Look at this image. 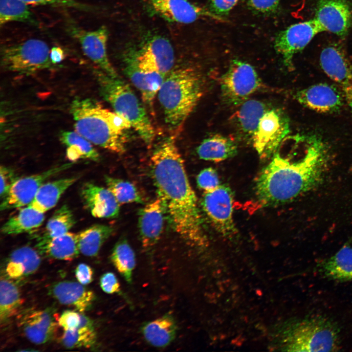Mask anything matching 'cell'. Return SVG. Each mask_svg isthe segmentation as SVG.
<instances>
[{"mask_svg":"<svg viewBox=\"0 0 352 352\" xmlns=\"http://www.w3.org/2000/svg\"><path fill=\"white\" fill-rule=\"evenodd\" d=\"M294 97L304 107L324 113L338 111L345 101L337 87L326 83L315 84L298 90Z\"/></svg>","mask_w":352,"mask_h":352,"instance_id":"ac0fdd59","label":"cell"},{"mask_svg":"<svg viewBox=\"0 0 352 352\" xmlns=\"http://www.w3.org/2000/svg\"><path fill=\"white\" fill-rule=\"evenodd\" d=\"M323 31L314 19L292 24L277 34L274 41V49L281 56L285 66L292 68L294 55Z\"/></svg>","mask_w":352,"mask_h":352,"instance_id":"8fae6325","label":"cell"},{"mask_svg":"<svg viewBox=\"0 0 352 352\" xmlns=\"http://www.w3.org/2000/svg\"><path fill=\"white\" fill-rule=\"evenodd\" d=\"M319 61L322 70L336 84L352 112V63L344 49L338 44H329L322 50Z\"/></svg>","mask_w":352,"mask_h":352,"instance_id":"30bf717a","label":"cell"},{"mask_svg":"<svg viewBox=\"0 0 352 352\" xmlns=\"http://www.w3.org/2000/svg\"><path fill=\"white\" fill-rule=\"evenodd\" d=\"M74 215L69 207L64 205L58 209L48 220L38 241H45L67 233L75 223Z\"/></svg>","mask_w":352,"mask_h":352,"instance_id":"836d02e7","label":"cell"},{"mask_svg":"<svg viewBox=\"0 0 352 352\" xmlns=\"http://www.w3.org/2000/svg\"><path fill=\"white\" fill-rule=\"evenodd\" d=\"M133 55L138 66L145 72H156L165 77L173 69L174 50L169 41L163 37H152Z\"/></svg>","mask_w":352,"mask_h":352,"instance_id":"2e32d148","label":"cell"},{"mask_svg":"<svg viewBox=\"0 0 352 352\" xmlns=\"http://www.w3.org/2000/svg\"><path fill=\"white\" fill-rule=\"evenodd\" d=\"M273 156L255 183L257 199L264 206L290 202L316 188L323 180L329 160L327 145L293 161L278 154Z\"/></svg>","mask_w":352,"mask_h":352,"instance_id":"7a4b0ae2","label":"cell"},{"mask_svg":"<svg viewBox=\"0 0 352 352\" xmlns=\"http://www.w3.org/2000/svg\"><path fill=\"white\" fill-rule=\"evenodd\" d=\"M60 139L67 147L66 155L69 160L75 161L86 158L98 161L99 159L100 155L92 143L76 131L63 132Z\"/></svg>","mask_w":352,"mask_h":352,"instance_id":"d6a6232c","label":"cell"},{"mask_svg":"<svg viewBox=\"0 0 352 352\" xmlns=\"http://www.w3.org/2000/svg\"><path fill=\"white\" fill-rule=\"evenodd\" d=\"M100 286L103 291L108 294L117 293L120 291L119 283L115 274L109 272L100 278Z\"/></svg>","mask_w":352,"mask_h":352,"instance_id":"bcb514c9","label":"cell"},{"mask_svg":"<svg viewBox=\"0 0 352 352\" xmlns=\"http://www.w3.org/2000/svg\"><path fill=\"white\" fill-rule=\"evenodd\" d=\"M100 93L114 112L127 120L148 145L153 142L155 132L143 106L129 85L118 77L102 70L96 71Z\"/></svg>","mask_w":352,"mask_h":352,"instance_id":"5b68a950","label":"cell"},{"mask_svg":"<svg viewBox=\"0 0 352 352\" xmlns=\"http://www.w3.org/2000/svg\"><path fill=\"white\" fill-rule=\"evenodd\" d=\"M70 112L75 131L92 144L117 154L125 151L126 132L132 126L125 118L89 98L75 99Z\"/></svg>","mask_w":352,"mask_h":352,"instance_id":"3957f363","label":"cell"},{"mask_svg":"<svg viewBox=\"0 0 352 352\" xmlns=\"http://www.w3.org/2000/svg\"><path fill=\"white\" fill-rule=\"evenodd\" d=\"M199 74L190 67L173 68L165 77L158 92L165 123L175 133L181 129L203 94Z\"/></svg>","mask_w":352,"mask_h":352,"instance_id":"277c9868","label":"cell"},{"mask_svg":"<svg viewBox=\"0 0 352 352\" xmlns=\"http://www.w3.org/2000/svg\"><path fill=\"white\" fill-rule=\"evenodd\" d=\"M239 0H209L208 9L214 14L223 18L235 7Z\"/></svg>","mask_w":352,"mask_h":352,"instance_id":"ee69618b","label":"cell"},{"mask_svg":"<svg viewBox=\"0 0 352 352\" xmlns=\"http://www.w3.org/2000/svg\"><path fill=\"white\" fill-rule=\"evenodd\" d=\"M56 318L51 309L30 310L22 315L19 325L28 340L42 344L50 340L55 335L58 325Z\"/></svg>","mask_w":352,"mask_h":352,"instance_id":"d6986e66","label":"cell"},{"mask_svg":"<svg viewBox=\"0 0 352 352\" xmlns=\"http://www.w3.org/2000/svg\"><path fill=\"white\" fill-rule=\"evenodd\" d=\"M107 188L120 204L142 203L143 198L132 183L121 179L105 176Z\"/></svg>","mask_w":352,"mask_h":352,"instance_id":"8d00e7d4","label":"cell"},{"mask_svg":"<svg viewBox=\"0 0 352 352\" xmlns=\"http://www.w3.org/2000/svg\"><path fill=\"white\" fill-rule=\"evenodd\" d=\"M0 64L5 70L26 74L50 68L53 65L48 45L38 39L2 46Z\"/></svg>","mask_w":352,"mask_h":352,"instance_id":"52a82bcc","label":"cell"},{"mask_svg":"<svg viewBox=\"0 0 352 352\" xmlns=\"http://www.w3.org/2000/svg\"><path fill=\"white\" fill-rule=\"evenodd\" d=\"M197 182L198 187L204 192L212 191L220 185L218 173L212 168H207L200 171L197 177Z\"/></svg>","mask_w":352,"mask_h":352,"instance_id":"60d3db41","label":"cell"},{"mask_svg":"<svg viewBox=\"0 0 352 352\" xmlns=\"http://www.w3.org/2000/svg\"><path fill=\"white\" fill-rule=\"evenodd\" d=\"M177 327L174 317L169 314L145 323L141 327L146 341L157 348H164L175 339Z\"/></svg>","mask_w":352,"mask_h":352,"instance_id":"cb8c5ba5","label":"cell"},{"mask_svg":"<svg viewBox=\"0 0 352 352\" xmlns=\"http://www.w3.org/2000/svg\"><path fill=\"white\" fill-rule=\"evenodd\" d=\"M80 196L85 207L95 218H114L119 215V203L108 188L86 182L81 188Z\"/></svg>","mask_w":352,"mask_h":352,"instance_id":"ffe728a7","label":"cell"},{"mask_svg":"<svg viewBox=\"0 0 352 352\" xmlns=\"http://www.w3.org/2000/svg\"><path fill=\"white\" fill-rule=\"evenodd\" d=\"M319 270L326 277L341 281L352 280V247L347 245L321 263Z\"/></svg>","mask_w":352,"mask_h":352,"instance_id":"83f0119b","label":"cell"},{"mask_svg":"<svg viewBox=\"0 0 352 352\" xmlns=\"http://www.w3.org/2000/svg\"><path fill=\"white\" fill-rule=\"evenodd\" d=\"M0 195L2 199L7 195L12 185L19 177L12 169L4 166H1L0 167Z\"/></svg>","mask_w":352,"mask_h":352,"instance_id":"7bdbcfd3","label":"cell"},{"mask_svg":"<svg viewBox=\"0 0 352 352\" xmlns=\"http://www.w3.org/2000/svg\"><path fill=\"white\" fill-rule=\"evenodd\" d=\"M20 290L10 278L1 277L0 283V321L5 324L19 310L23 303Z\"/></svg>","mask_w":352,"mask_h":352,"instance_id":"1f68e13d","label":"cell"},{"mask_svg":"<svg viewBox=\"0 0 352 352\" xmlns=\"http://www.w3.org/2000/svg\"><path fill=\"white\" fill-rule=\"evenodd\" d=\"M290 132L288 117L281 110L268 109L261 118L251 139L262 159L274 155Z\"/></svg>","mask_w":352,"mask_h":352,"instance_id":"9c48e42d","label":"cell"},{"mask_svg":"<svg viewBox=\"0 0 352 352\" xmlns=\"http://www.w3.org/2000/svg\"><path fill=\"white\" fill-rule=\"evenodd\" d=\"M323 31L344 38L352 25V9L348 0H317L314 18Z\"/></svg>","mask_w":352,"mask_h":352,"instance_id":"e0dca14e","label":"cell"},{"mask_svg":"<svg viewBox=\"0 0 352 352\" xmlns=\"http://www.w3.org/2000/svg\"><path fill=\"white\" fill-rule=\"evenodd\" d=\"M75 274L77 281L82 285H88L92 281L93 270L87 264H79L75 269Z\"/></svg>","mask_w":352,"mask_h":352,"instance_id":"7dc6e473","label":"cell"},{"mask_svg":"<svg viewBox=\"0 0 352 352\" xmlns=\"http://www.w3.org/2000/svg\"><path fill=\"white\" fill-rule=\"evenodd\" d=\"M72 163H66L43 172L19 178L7 195L2 198L0 210H6L29 205L38 190L51 177L69 168Z\"/></svg>","mask_w":352,"mask_h":352,"instance_id":"5bb4252c","label":"cell"},{"mask_svg":"<svg viewBox=\"0 0 352 352\" xmlns=\"http://www.w3.org/2000/svg\"><path fill=\"white\" fill-rule=\"evenodd\" d=\"M38 251L24 246L13 251L8 260L16 262L23 270L24 275L28 276L34 273L39 268L41 258Z\"/></svg>","mask_w":352,"mask_h":352,"instance_id":"f35d334b","label":"cell"},{"mask_svg":"<svg viewBox=\"0 0 352 352\" xmlns=\"http://www.w3.org/2000/svg\"><path fill=\"white\" fill-rule=\"evenodd\" d=\"M237 152L235 141L220 134H215L204 139L197 149L200 159L215 162L233 157Z\"/></svg>","mask_w":352,"mask_h":352,"instance_id":"484cf974","label":"cell"},{"mask_svg":"<svg viewBox=\"0 0 352 352\" xmlns=\"http://www.w3.org/2000/svg\"><path fill=\"white\" fill-rule=\"evenodd\" d=\"M65 57L63 49L58 46L53 47L50 51V58L53 65L61 62Z\"/></svg>","mask_w":352,"mask_h":352,"instance_id":"c3c4849f","label":"cell"},{"mask_svg":"<svg viewBox=\"0 0 352 352\" xmlns=\"http://www.w3.org/2000/svg\"><path fill=\"white\" fill-rule=\"evenodd\" d=\"M175 137L166 138L154 152L153 181L175 231L189 243L202 246L206 243L203 220Z\"/></svg>","mask_w":352,"mask_h":352,"instance_id":"6da1fadb","label":"cell"},{"mask_svg":"<svg viewBox=\"0 0 352 352\" xmlns=\"http://www.w3.org/2000/svg\"><path fill=\"white\" fill-rule=\"evenodd\" d=\"M70 35L80 44L87 57L110 76L118 75L111 64L107 53L109 31L105 25L93 30H86L75 25L69 28Z\"/></svg>","mask_w":352,"mask_h":352,"instance_id":"9a60e30c","label":"cell"},{"mask_svg":"<svg viewBox=\"0 0 352 352\" xmlns=\"http://www.w3.org/2000/svg\"><path fill=\"white\" fill-rule=\"evenodd\" d=\"M27 5H54L70 7L83 11H90L89 5L82 3L75 0H22Z\"/></svg>","mask_w":352,"mask_h":352,"instance_id":"b9f144b4","label":"cell"},{"mask_svg":"<svg viewBox=\"0 0 352 352\" xmlns=\"http://www.w3.org/2000/svg\"><path fill=\"white\" fill-rule=\"evenodd\" d=\"M233 195L226 185H220L215 189L204 192L202 207L216 230L225 236L236 233L233 218Z\"/></svg>","mask_w":352,"mask_h":352,"instance_id":"7c38bea8","label":"cell"},{"mask_svg":"<svg viewBox=\"0 0 352 352\" xmlns=\"http://www.w3.org/2000/svg\"><path fill=\"white\" fill-rule=\"evenodd\" d=\"M49 293L61 304L73 307L80 312L88 309L95 298L93 292L83 285L69 281L54 284Z\"/></svg>","mask_w":352,"mask_h":352,"instance_id":"7402d4cb","label":"cell"},{"mask_svg":"<svg viewBox=\"0 0 352 352\" xmlns=\"http://www.w3.org/2000/svg\"><path fill=\"white\" fill-rule=\"evenodd\" d=\"M81 322V314L73 310L64 311L58 319V325L64 330L78 328Z\"/></svg>","mask_w":352,"mask_h":352,"instance_id":"f6af8a7d","label":"cell"},{"mask_svg":"<svg viewBox=\"0 0 352 352\" xmlns=\"http://www.w3.org/2000/svg\"><path fill=\"white\" fill-rule=\"evenodd\" d=\"M240 105L236 115L237 125L242 135L251 140L261 118L269 108L264 103L256 99H248Z\"/></svg>","mask_w":352,"mask_h":352,"instance_id":"f546056e","label":"cell"},{"mask_svg":"<svg viewBox=\"0 0 352 352\" xmlns=\"http://www.w3.org/2000/svg\"><path fill=\"white\" fill-rule=\"evenodd\" d=\"M261 80L250 64L238 59L231 61L220 80L224 100L232 105H240L262 87Z\"/></svg>","mask_w":352,"mask_h":352,"instance_id":"ba28073f","label":"cell"},{"mask_svg":"<svg viewBox=\"0 0 352 352\" xmlns=\"http://www.w3.org/2000/svg\"><path fill=\"white\" fill-rule=\"evenodd\" d=\"M78 179L73 176L44 183L29 205L44 213L57 204L62 194Z\"/></svg>","mask_w":352,"mask_h":352,"instance_id":"4316f807","label":"cell"},{"mask_svg":"<svg viewBox=\"0 0 352 352\" xmlns=\"http://www.w3.org/2000/svg\"><path fill=\"white\" fill-rule=\"evenodd\" d=\"M340 345L339 330L335 323L322 316H309L293 324L288 331V350L298 352H335Z\"/></svg>","mask_w":352,"mask_h":352,"instance_id":"8992f818","label":"cell"},{"mask_svg":"<svg viewBox=\"0 0 352 352\" xmlns=\"http://www.w3.org/2000/svg\"><path fill=\"white\" fill-rule=\"evenodd\" d=\"M281 0H247L248 8L254 14L270 15L278 11Z\"/></svg>","mask_w":352,"mask_h":352,"instance_id":"ab89813d","label":"cell"},{"mask_svg":"<svg viewBox=\"0 0 352 352\" xmlns=\"http://www.w3.org/2000/svg\"><path fill=\"white\" fill-rule=\"evenodd\" d=\"M138 229L142 244L145 248L154 246L159 240L163 230L166 213L160 200L151 201L142 208L138 215Z\"/></svg>","mask_w":352,"mask_h":352,"instance_id":"44dd1931","label":"cell"},{"mask_svg":"<svg viewBox=\"0 0 352 352\" xmlns=\"http://www.w3.org/2000/svg\"><path fill=\"white\" fill-rule=\"evenodd\" d=\"M36 247L40 254L60 260H72L80 253L77 235L69 232L49 240L38 241Z\"/></svg>","mask_w":352,"mask_h":352,"instance_id":"d4e9b609","label":"cell"},{"mask_svg":"<svg viewBox=\"0 0 352 352\" xmlns=\"http://www.w3.org/2000/svg\"><path fill=\"white\" fill-rule=\"evenodd\" d=\"M126 74L140 91L144 102L152 107L154 99L165 78L159 73H147L138 66L133 55L126 60L124 69Z\"/></svg>","mask_w":352,"mask_h":352,"instance_id":"603a6c76","label":"cell"},{"mask_svg":"<svg viewBox=\"0 0 352 352\" xmlns=\"http://www.w3.org/2000/svg\"><path fill=\"white\" fill-rule=\"evenodd\" d=\"M110 260L118 272L131 284L136 260L134 252L126 239H121L115 244Z\"/></svg>","mask_w":352,"mask_h":352,"instance_id":"e575fe53","label":"cell"},{"mask_svg":"<svg viewBox=\"0 0 352 352\" xmlns=\"http://www.w3.org/2000/svg\"><path fill=\"white\" fill-rule=\"evenodd\" d=\"M19 22L37 25L28 5L22 0H0V24Z\"/></svg>","mask_w":352,"mask_h":352,"instance_id":"d590c367","label":"cell"},{"mask_svg":"<svg viewBox=\"0 0 352 352\" xmlns=\"http://www.w3.org/2000/svg\"><path fill=\"white\" fill-rule=\"evenodd\" d=\"M96 341L94 327H78L64 330L61 337L62 344L67 348H89Z\"/></svg>","mask_w":352,"mask_h":352,"instance_id":"74e56055","label":"cell"},{"mask_svg":"<svg viewBox=\"0 0 352 352\" xmlns=\"http://www.w3.org/2000/svg\"><path fill=\"white\" fill-rule=\"evenodd\" d=\"M113 231L110 226L96 224L80 232L77 234L80 252L88 257L96 256Z\"/></svg>","mask_w":352,"mask_h":352,"instance_id":"4dcf8cb0","label":"cell"},{"mask_svg":"<svg viewBox=\"0 0 352 352\" xmlns=\"http://www.w3.org/2000/svg\"><path fill=\"white\" fill-rule=\"evenodd\" d=\"M149 11L170 22L188 24L207 18L226 22L208 8L196 5L189 0H147Z\"/></svg>","mask_w":352,"mask_h":352,"instance_id":"4fadbf2b","label":"cell"},{"mask_svg":"<svg viewBox=\"0 0 352 352\" xmlns=\"http://www.w3.org/2000/svg\"><path fill=\"white\" fill-rule=\"evenodd\" d=\"M44 220V213L28 205L10 218L2 226L1 231L8 235L31 232L41 226Z\"/></svg>","mask_w":352,"mask_h":352,"instance_id":"f1b7e54d","label":"cell"}]
</instances>
